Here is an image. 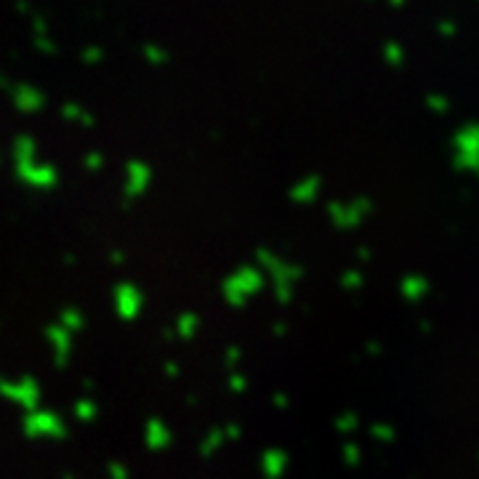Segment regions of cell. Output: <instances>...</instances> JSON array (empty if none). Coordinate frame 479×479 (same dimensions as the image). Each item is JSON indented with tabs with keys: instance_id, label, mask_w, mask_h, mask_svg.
I'll use <instances>...</instances> for the list:
<instances>
[{
	"instance_id": "obj_1",
	"label": "cell",
	"mask_w": 479,
	"mask_h": 479,
	"mask_svg": "<svg viewBox=\"0 0 479 479\" xmlns=\"http://www.w3.org/2000/svg\"><path fill=\"white\" fill-rule=\"evenodd\" d=\"M402 290L410 301H421L426 293H429V283H426V277H407L402 285Z\"/></svg>"
}]
</instances>
